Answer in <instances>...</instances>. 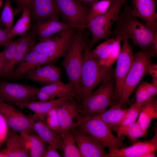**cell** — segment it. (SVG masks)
I'll use <instances>...</instances> for the list:
<instances>
[{
	"mask_svg": "<svg viewBox=\"0 0 157 157\" xmlns=\"http://www.w3.org/2000/svg\"><path fill=\"white\" fill-rule=\"evenodd\" d=\"M62 140V151L64 157H82L76 146L72 132L69 130L61 133Z\"/></svg>",
	"mask_w": 157,
	"mask_h": 157,
	"instance_id": "cell-31",
	"label": "cell"
},
{
	"mask_svg": "<svg viewBox=\"0 0 157 157\" xmlns=\"http://www.w3.org/2000/svg\"><path fill=\"white\" fill-rule=\"evenodd\" d=\"M10 0H6L1 16V21L5 28L9 32L13 26L14 17L15 15Z\"/></svg>",
	"mask_w": 157,
	"mask_h": 157,
	"instance_id": "cell-36",
	"label": "cell"
},
{
	"mask_svg": "<svg viewBox=\"0 0 157 157\" xmlns=\"http://www.w3.org/2000/svg\"><path fill=\"white\" fill-rule=\"evenodd\" d=\"M57 9L65 24L83 31L90 6L78 0H54Z\"/></svg>",
	"mask_w": 157,
	"mask_h": 157,
	"instance_id": "cell-9",
	"label": "cell"
},
{
	"mask_svg": "<svg viewBox=\"0 0 157 157\" xmlns=\"http://www.w3.org/2000/svg\"><path fill=\"white\" fill-rule=\"evenodd\" d=\"M76 128L107 147L109 153L126 147L123 138L114 135L110 128L95 116L83 117L81 123Z\"/></svg>",
	"mask_w": 157,
	"mask_h": 157,
	"instance_id": "cell-7",
	"label": "cell"
},
{
	"mask_svg": "<svg viewBox=\"0 0 157 157\" xmlns=\"http://www.w3.org/2000/svg\"><path fill=\"white\" fill-rule=\"evenodd\" d=\"M38 88L27 84L0 81V100L14 106L18 103L36 101Z\"/></svg>",
	"mask_w": 157,
	"mask_h": 157,
	"instance_id": "cell-10",
	"label": "cell"
},
{
	"mask_svg": "<svg viewBox=\"0 0 157 157\" xmlns=\"http://www.w3.org/2000/svg\"></svg>",
	"mask_w": 157,
	"mask_h": 157,
	"instance_id": "cell-52",
	"label": "cell"
},
{
	"mask_svg": "<svg viewBox=\"0 0 157 157\" xmlns=\"http://www.w3.org/2000/svg\"><path fill=\"white\" fill-rule=\"evenodd\" d=\"M17 132L8 130L5 139L6 147L0 151V157H30L29 146Z\"/></svg>",
	"mask_w": 157,
	"mask_h": 157,
	"instance_id": "cell-17",
	"label": "cell"
},
{
	"mask_svg": "<svg viewBox=\"0 0 157 157\" xmlns=\"http://www.w3.org/2000/svg\"><path fill=\"white\" fill-rule=\"evenodd\" d=\"M75 97V95H72L46 101H34L18 103L16 106L22 109L27 108L31 110L34 113L33 116L35 120L45 122L46 116L51 110L64 101Z\"/></svg>",
	"mask_w": 157,
	"mask_h": 157,
	"instance_id": "cell-19",
	"label": "cell"
},
{
	"mask_svg": "<svg viewBox=\"0 0 157 157\" xmlns=\"http://www.w3.org/2000/svg\"><path fill=\"white\" fill-rule=\"evenodd\" d=\"M22 13L19 18L9 32L11 39L14 36L20 35L26 33L31 27V11L25 8L23 9Z\"/></svg>",
	"mask_w": 157,
	"mask_h": 157,
	"instance_id": "cell-32",
	"label": "cell"
},
{
	"mask_svg": "<svg viewBox=\"0 0 157 157\" xmlns=\"http://www.w3.org/2000/svg\"><path fill=\"white\" fill-rule=\"evenodd\" d=\"M115 40V38L111 37L91 50L92 55L101 65H104L105 62L111 53Z\"/></svg>",
	"mask_w": 157,
	"mask_h": 157,
	"instance_id": "cell-34",
	"label": "cell"
},
{
	"mask_svg": "<svg viewBox=\"0 0 157 157\" xmlns=\"http://www.w3.org/2000/svg\"><path fill=\"white\" fill-rule=\"evenodd\" d=\"M111 0V1H112V0Z\"/></svg>",
	"mask_w": 157,
	"mask_h": 157,
	"instance_id": "cell-51",
	"label": "cell"
},
{
	"mask_svg": "<svg viewBox=\"0 0 157 157\" xmlns=\"http://www.w3.org/2000/svg\"><path fill=\"white\" fill-rule=\"evenodd\" d=\"M116 20L114 29L110 36L115 38L118 36L126 37L131 39L133 45L141 50H149L152 40L157 31L142 22L134 16L132 7L125 2Z\"/></svg>",
	"mask_w": 157,
	"mask_h": 157,
	"instance_id": "cell-1",
	"label": "cell"
},
{
	"mask_svg": "<svg viewBox=\"0 0 157 157\" xmlns=\"http://www.w3.org/2000/svg\"><path fill=\"white\" fill-rule=\"evenodd\" d=\"M115 38V40L113 44L111 53L104 64V66L108 68L111 67L113 64L116 62L121 48L120 44L122 41V37L118 36Z\"/></svg>",
	"mask_w": 157,
	"mask_h": 157,
	"instance_id": "cell-39",
	"label": "cell"
},
{
	"mask_svg": "<svg viewBox=\"0 0 157 157\" xmlns=\"http://www.w3.org/2000/svg\"><path fill=\"white\" fill-rule=\"evenodd\" d=\"M4 26L1 19L0 17V28H1L3 26Z\"/></svg>",
	"mask_w": 157,
	"mask_h": 157,
	"instance_id": "cell-49",
	"label": "cell"
},
{
	"mask_svg": "<svg viewBox=\"0 0 157 157\" xmlns=\"http://www.w3.org/2000/svg\"><path fill=\"white\" fill-rule=\"evenodd\" d=\"M3 2V0H0V8Z\"/></svg>",
	"mask_w": 157,
	"mask_h": 157,
	"instance_id": "cell-50",
	"label": "cell"
},
{
	"mask_svg": "<svg viewBox=\"0 0 157 157\" xmlns=\"http://www.w3.org/2000/svg\"><path fill=\"white\" fill-rule=\"evenodd\" d=\"M31 15L36 21L51 16H60L54 0H32Z\"/></svg>",
	"mask_w": 157,
	"mask_h": 157,
	"instance_id": "cell-23",
	"label": "cell"
},
{
	"mask_svg": "<svg viewBox=\"0 0 157 157\" xmlns=\"http://www.w3.org/2000/svg\"><path fill=\"white\" fill-rule=\"evenodd\" d=\"M22 78L46 85L61 81V70L56 65L48 64L28 73Z\"/></svg>",
	"mask_w": 157,
	"mask_h": 157,
	"instance_id": "cell-21",
	"label": "cell"
},
{
	"mask_svg": "<svg viewBox=\"0 0 157 157\" xmlns=\"http://www.w3.org/2000/svg\"><path fill=\"white\" fill-rule=\"evenodd\" d=\"M83 59L81 74L80 89L78 99L83 101L95 88L108 77L114 74L111 67L101 65L92 55L90 40L83 34Z\"/></svg>",
	"mask_w": 157,
	"mask_h": 157,
	"instance_id": "cell-2",
	"label": "cell"
},
{
	"mask_svg": "<svg viewBox=\"0 0 157 157\" xmlns=\"http://www.w3.org/2000/svg\"><path fill=\"white\" fill-rule=\"evenodd\" d=\"M157 149V132L150 140H136L131 146L115 150L107 154L106 157H144Z\"/></svg>",
	"mask_w": 157,
	"mask_h": 157,
	"instance_id": "cell-16",
	"label": "cell"
},
{
	"mask_svg": "<svg viewBox=\"0 0 157 157\" xmlns=\"http://www.w3.org/2000/svg\"><path fill=\"white\" fill-rule=\"evenodd\" d=\"M114 74L104 80L97 90L82 101L83 117L99 115L106 111L115 101Z\"/></svg>",
	"mask_w": 157,
	"mask_h": 157,
	"instance_id": "cell-3",
	"label": "cell"
},
{
	"mask_svg": "<svg viewBox=\"0 0 157 157\" xmlns=\"http://www.w3.org/2000/svg\"><path fill=\"white\" fill-rule=\"evenodd\" d=\"M69 27L48 38L40 40L33 48L54 61L66 54L76 32Z\"/></svg>",
	"mask_w": 157,
	"mask_h": 157,
	"instance_id": "cell-8",
	"label": "cell"
},
{
	"mask_svg": "<svg viewBox=\"0 0 157 157\" xmlns=\"http://www.w3.org/2000/svg\"><path fill=\"white\" fill-rule=\"evenodd\" d=\"M142 107L138 106L135 103L133 104L127 108L122 122L118 126H125L135 122L141 112Z\"/></svg>",
	"mask_w": 157,
	"mask_h": 157,
	"instance_id": "cell-38",
	"label": "cell"
},
{
	"mask_svg": "<svg viewBox=\"0 0 157 157\" xmlns=\"http://www.w3.org/2000/svg\"><path fill=\"white\" fill-rule=\"evenodd\" d=\"M16 40H11L4 45L2 53L3 69L0 78L7 79L13 70V63L15 59L16 47Z\"/></svg>",
	"mask_w": 157,
	"mask_h": 157,
	"instance_id": "cell-27",
	"label": "cell"
},
{
	"mask_svg": "<svg viewBox=\"0 0 157 157\" xmlns=\"http://www.w3.org/2000/svg\"><path fill=\"white\" fill-rule=\"evenodd\" d=\"M56 147L54 145L49 144L44 157H61L62 156L58 152Z\"/></svg>",
	"mask_w": 157,
	"mask_h": 157,
	"instance_id": "cell-42",
	"label": "cell"
},
{
	"mask_svg": "<svg viewBox=\"0 0 157 157\" xmlns=\"http://www.w3.org/2000/svg\"><path fill=\"white\" fill-rule=\"evenodd\" d=\"M61 133L78 127L83 117L82 115V106L74 99L67 100L56 107Z\"/></svg>",
	"mask_w": 157,
	"mask_h": 157,
	"instance_id": "cell-13",
	"label": "cell"
},
{
	"mask_svg": "<svg viewBox=\"0 0 157 157\" xmlns=\"http://www.w3.org/2000/svg\"><path fill=\"white\" fill-rule=\"evenodd\" d=\"M3 69V63L2 60H0V76L1 73Z\"/></svg>",
	"mask_w": 157,
	"mask_h": 157,
	"instance_id": "cell-48",
	"label": "cell"
},
{
	"mask_svg": "<svg viewBox=\"0 0 157 157\" xmlns=\"http://www.w3.org/2000/svg\"><path fill=\"white\" fill-rule=\"evenodd\" d=\"M56 107L54 108L48 113L45 122L49 128L61 136V129Z\"/></svg>",
	"mask_w": 157,
	"mask_h": 157,
	"instance_id": "cell-37",
	"label": "cell"
},
{
	"mask_svg": "<svg viewBox=\"0 0 157 157\" xmlns=\"http://www.w3.org/2000/svg\"><path fill=\"white\" fill-rule=\"evenodd\" d=\"M147 74L150 75L152 77V83L157 84V65L151 63L149 65L147 70Z\"/></svg>",
	"mask_w": 157,
	"mask_h": 157,
	"instance_id": "cell-44",
	"label": "cell"
},
{
	"mask_svg": "<svg viewBox=\"0 0 157 157\" xmlns=\"http://www.w3.org/2000/svg\"><path fill=\"white\" fill-rule=\"evenodd\" d=\"M157 94V84L142 80L135 92V102L139 107H142L150 101Z\"/></svg>",
	"mask_w": 157,
	"mask_h": 157,
	"instance_id": "cell-29",
	"label": "cell"
},
{
	"mask_svg": "<svg viewBox=\"0 0 157 157\" xmlns=\"http://www.w3.org/2000/svg\"><path fill=\"white\" fill-rule=\"evenodd\" d=\"M83 3L89 6H90L93 3L98 1L100 0H78Z\"/></svg>",
	"mask_w": 157,
	"mask_h": 157,
	"instance_id": "cell-47",
	"label": "cell"
},
{
	"mask_svg": "<svg viewBox=\"0 0 157 157\" xmlns=\"http://www.w3.org/2000/svg\"><path fill=\"white\" fill-rule=\"evenodd\" d=\"M0 112L11 130L20 133L25 131L37 134L34 129L35 120L33 115H26L14 106L1 100Z\"/></svg>",
	"mask_w": 157,
	"mask_h": 157,
	"instance_id": "cell-12",
	"label": "cell"
},
{
	"mask_svg": "<svg viewBox=\"0 0 157 157\" xmlns=\"http://www.w3.org/2000/svg\"><path fill=\"white\" fill-rule=\"evenodd\" d=\"M111 1L110 0H100L91 4L86 17V26L94 19L106 12L109 8Z\"/></svg>",
	"mask_w": 157,
	"mask_h": 157,
	"instance_id": "cell-35",
	"label": "cell"
},
{
	"mask_svg": "<svg viewBox=\"0 0 157 157\" xmlns=\"http://www.w3.org/2000/svg\"><path fill=\"white\" fill-rule=\"evenodd\" d=\"M112 129L117 133V137L122 138L123 136H126L133 142L146 135L137 121L125 126H118Z\"/></svg>",
	"mask_w": 157,
	"mask_h": 157,
	"instance_id": "cell-33",
	"label": "cell"
},
{
	"mask_svg": "<svg viewBox=\"0 0 157 157\" xmlns=\"http://www.w3.org/2000/svg\"><path fill=\"white\" fill-rule=\"evenodd\" d=\"M34 129L43 140L49 144L55 145L58 149L62 151V140L61 136L49 128L45 122L36 120Z\"/></svg>",
	"mask_w": 157,
	"mask_h": 157,
	"instance_id": "cell-25",
	"label": "cell"
},
{
	"mask_svg": "<svg viewBox=\"0 0 157 157\" xmlns=\"http://www.w3.org/2000/svg\"><path fill=\"white\" fill-rule=\"evenodd\" d=\"M9 32L5 28H0V46H4L12 40Z\"/></svg>",
	"mask_w": 157,
	"mask_h": 157,
	"instance_id": "cell-43",
	"label": "cell"
},
{
	"mask_svg": "<svg viewBox=\"0 0 157 157\" xmlns=\"http://www.w3.org/2000/svg\"><path fill=\"white\" fill-rule=\"evenodd\" d=\"M53 62L46 55L32 48L25 56L7 79L22 78L28 73L37 68Z\"/></svg>",
	"mask_w": 157,
	"mask_h": 157,
	"instance_id": "cell-14",
	"label": "cell"
},
{
	"mask_svg": "<svg viewBox=\"0 0 157 157\" xmlns=\"http://www.w3.org/2000/svg\"><path fill=\"white\" fill-rule=\"evenodd\" d=\"M36 95L37 99L40 101H46L54 99L49 94L40 90L39 88H38Z\"/></svg>",
	"mask_w": 157,
	"mask_h": 157,
	"instance_id": "cell-45",
	"label": "cell"
},
{
	"mask_svg": "<svg viewBox=\"0 0 157 157\" xmlns=\"http://www.w3.org/2000/svg\"><path fill=\"white\" fill-rule=\"evenodd\" d=\"M37 37L32 30L28 31L20 35V37L16 40L15 56L13 63L14 69L37 43Z\"/></svg>",
	"mask_w": 157,
	"mask_h": 157,
	"instance_id": "cell-22",
	"label": "cell"
},
{
	"mask_svg": "<svg viewBox=\"0 0 157 157\" xmlns=\"http://www.w3.org/2000/svg\"><path fill=\"white\" fill-rule=\"evenodd\" d=\"M128 39L126 36L122 37L123 45L116 61L114 75L115 82V100L116 101L119 102L121 100L123 83L134 58L132 46L130 45Z\"/></svg>",
	"mask_w": 157,
	"mask_h": 157,
	"instance_id": "cell-11",
	"label": "cell"
},
{
	"mask_svg": "<svg viewBox=\"0 0 157 157\" xmlns=\"http://www.w3.org/2000/svg\"><path fill=\"white\" fill-rule=\"evenodd\" d=\"M29 146L30 157H44L47 147L46 142L37 134L22 131L20 133Z\"/></svg>",
	"mask_w": 157,
	"mask_h": 157,
	"instance_id": "cell-30",
	"label": "cell"
},
{
	"mask_svg": "<svg viewBox=\"0 0 157 157\" xmlns=\"http://www.w3.org/2000/svg\"><path fill=\"white\" fill-rule=\"evenodd\" d=\"M8 127L6 121L0 112V148L7 135Z\"/></svg>",
	"mask_w": 157,
	"mask_h": 157,
	"instance_id": "cell-40",
	"label": "cell"
},
{
	"mask_svg": "<svg viewBox=\"0 0 157 157\" xmlns=\"http://www.w3.org/2000/svg\"><path fill=\"white\" fill-rule=\"evenodd\" d=\"M153 53L154 56L156 57L157 55V34L154 37L151 42L150 49Z\"/></svg>",
	"mask_w": 157,
	"mask_h": 157,
	"instance_id": "cell-46",
	"label": "cell"
},
{
	"mask_svg": "<svg viewBox=\"0 0 157 157\" xmlns=\"http://www.w3.org/2000/svg\"><path fill=\"white\" fill-rule=\"evenodd\" d=\"M154 56L150 50H141L134 54V58L131 67L123 83L122 95L119 102L122 106L128 103L129 98L142 80L147 74L151 59Z\"/></svg>",
	"mask_w": 157,
	"mask_h": 157,
	"instance_id": "cell-6",
	"label": "cell"
},
{
	"mask_svg": "<svg viewBox=\"0 0 157 157\" xmlns=\"http://www.w3.org/2000/svg\"><path fill=\"white\" fill-rule=\"evenodd\" d=\"M83 32L78 30L62 62L69 83L74 88L77 99L80 91V76L83 59Z\"/></svg>",
	"mask_w": 157,
	"mask_h": 157,
	"instance_id": "cell-5",
	"label": "cell"
},
{
	"mask_svg": "<svg viewBox=\"0 0 157 157\" xmlns=\"http://www.w3.org/2000/svg\"><path fill=\"white\" fill-rule=\"evenodd\" d=\"M72 131L82 157H106L105 147L98 141L78 128Z\"/></svg>",
	"mask_w": 157,
	"mask_h": 157,
	"instance_id": "cell-15",
	"label": "cell"
},
{
	"mask_svg": "<svg viewBox=\"0 0 157 157\" xmlns=\"http://www.w3.org/2000/svg\"><path fill=\"white\" fill-rule=\"evenodd\" d=\"M126 0H113L107 10L96 17L87 25L86 28L91 34L90 45L92 48L99 40L110 38L111 28L118 17Z\"/></svg>",
	"mask_w": 157,
	"mask_h": 157,
	"instance_id": "cell-4",
	"label": "cell"
},
{
	"mask_svg": "<svg viewBox=\"0 0 157 157\" xmlns=\"http://www.w3.org/2000/svg\"><path fill=\"white\" fill-rule=\"evenodd\" d=\"M59 16H54L36 21L32 31L40 40L49 37L69 27H72L59 20Z\"/></svg>",
	"mask_w": 157,
	"mask_h": 157,
	"instance_id": "cell-20",
	"label": "cell"
},
{
	"mask_svg": "<svg viewBox=\"0 0 157 157\" xmlns=\"http://www.w3.org/2000/svg\"><path fill=\"white\" fill-rule=\"evenodd\" d=\"M39 88L54 99L56 97L62 98L72 95H75L77 98L74 88L69 82L65 83L60 81L45 85Z\"/></svg>",
	"mask_w": 157,
	"mask_h": 157,
	"instance_id": "cell-26",
	"label": "cell"
},
{
	"mask_svg": "<svg viewBox=\"0 0 157 157\" xmlns=\"http://www.w3.org/2000/svg\"><path fill=\"white\" fill-rule=\"evenodd\" d=\"M133 15L157 31L156 0H131Z\"/></svg>",
	"mask_w": 157,
	"mask_h": 157,
	"instance_id": "cell-18",
	"label": "cell"
},
{
	"mask_svg": "<svg viewBox=\"0 0 157 157\" xmlns=\"http://www.w3.org/2000/svg\"><path fill=\"white\" fill-rule=\"evenodd\" d=\"M119 101H115L104 112L95 116L109 126L111 129L119 126L122 122L127 109H122Z\"/></svg>",
	"mask_w": 157,
	"mask_h": 157,
	"instance_id": "cell-24",
	"label": "cell"
},
{
	"mask_svg": "<svg viewBox=\"0 0 157 157\" xmlns=\"http://www.w3.org/2000/svg\"><path fill=\"white\" fill-rule=\"evenodd\" d=\"M17 6L14 11L15 15L22 13L23 9L26 8L31 11L32 9V0H16Z\"/></svg>",
	"mask_w": 157,
	"mask_h": 157,
	"instance_id": "cell-41",
	"label": "cell"
},
{
	"mask_svg": "<svg viewBox=\"0 0 157 157\" xmlns=\"http://www.w3.org/2000/svg\"><path fill=\"white\" fill-rule=\"evenodd\" d=\"M157 118V100L154 97L142 107L137 121L146 135L152 120Z\"/></svg>",
	"mask_w": 157,
	"mask_h": 157,
	"instance_id": "cell-28",
	"label": "cell"
}]
</instances>
